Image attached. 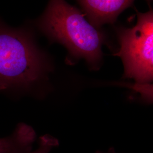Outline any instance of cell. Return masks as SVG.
<instances>
[{"instance_id": "3957f363", "label": "cell", "mask_w": 153, "mask_h": 153, "mask_svg": "<svg viewBox=\"0 0 153 153\" xmlns=\"http://www.w3.org/2000/svg\"><path fill=\"white\" fill-rule=\"evenodd\" d=\"M136 12L134 26L116 29L120 48L116 55L123 60L125 77L144 85L153 80V14Z\"/></svg>"}, {"instance_id": "5b68a950", "label": "cell", "mask_w": 153, "mask_h": 153, "mask_svg": "<svg viewBox=\"0 0 153 153\" xmlns=\"http://www.w3.org/2000/svg\"><path fill=\"white\" fill-rule=\"evenodd\" d=\"M36 137L33 128L24 123L18 125L9 137L0 138V153H21L30 151Z\"/></svg>"}, {"instance_id": "52a82bcc", "label": "cell", "mask_w": 153, "mask_h": 153, "mask_svg": "<svg viewBox=\"0 0 153 153\" xmlns=\"http://www.w3.org/2000/svg\"><path fill=\"white\" fill-rule=\"evenodd\" d=\"M98 153H116L114 149H109V150L106 153H102V152H98Z\"/></svg>"}, {"instance_id": "7a4b0ae2", "label": "cell", "mask_w": 153, "mask_h": 153, "mask_svg": "<svg viewBox=\"0 0 153 153\" xmlns=\"http://www.w3.org/2000/svg\"><path fill=\"white\" fill-rule=\"evenodd\" d=\"M46 67L45 56L27 31L0 26V90L27 87Z\"/></svg>"}, {"instance_id": "6da1fadb", "label": "cell", "mask_w": 153, "mask_h": 153, "mask_svg": "<svg viewBox=\"0 0 153 153\" xmlns=\"http://www.w3.org/2000/svg\"><path fill=\"white\" fill-rule=\"evenodd\" d=\"M37 25L51 41L64 45L71 57L84 59L93 69L100 65L104 33L65 0H49Z\"/></svg>"}, {"instance_id": "277c9868", "label": "cell", "mask_w": 153, "mask_h": 153, "mask_svg": "<svg viewBox=\"0 0 153 153\" xmlns=\"http://www.w3.org/2000/svg\"><path fill=\"white\" fill-rule=\"evenodd\" d=\"M134 0H77L88 16V21L97 27L113 23L119 14L131 6ZM150 4L152 0H146Z\"/></svg>"}, {"instance_id": "8992f818", "label": "cell", "mask_w": 153, "mask_h": 153, "mask_svg": "<svg viewBox=\"0 0 153 153\" xmlns=\"http://www.w3.org/2000/svg\"><path fill=\"white\" fill-rule=\"evenodd\" d=\"M58 141L55 137L45 135L40 138L38 148L34 151H28L21 153H49L53 148L57 146Z\"/></svg>"}]
</instances>
